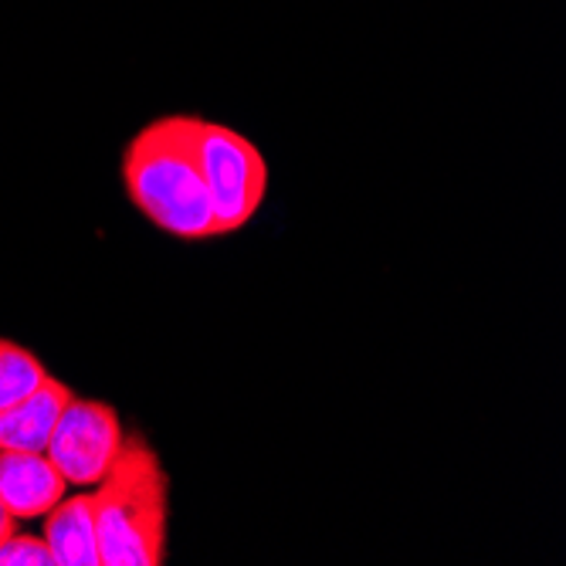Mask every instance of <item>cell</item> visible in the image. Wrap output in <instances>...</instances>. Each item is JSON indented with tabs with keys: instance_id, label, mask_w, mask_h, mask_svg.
Instances as JSON below:
<instances>
[{
	"instance_id": "obj_1",
	"label": "cell",
	"mask_w": 566,
	"mask_h": 566,
	"mask_svg": "<svg viewBox=\"0 0 566 566\" xmlns=\"http://www.w3.org/2000/svg\"><path fill=\"white\" fill-rule=\"evenodd\" d=\"M197 116H164L143 126L123 153V184L139 214L180 241L218 238L200 170Z\"/></svg>"
},
{
	"instance_id": "obj_2",
	"label": "cell",
	"mask_w": 566,
	"mask_h": 566,
	"mask_svg": "<svg viewBox=\"0 0 566 566\" xmlns=\"http://www.w3.org/2000/svg\"><path fill=\"white\" fill-rule=\"evenodd\" d=\"M98 566L167 563L170 479L146 434H126L123 451L92 492Z\"/></svg>"
},
{
	"instance_id": "obj_3",
	"label": "cell",
	"mask_w": 566,
	"mask_h": 566,
	"mask_svg": "<svg viewBox=\"0 0 566 566\" xmlns=\"http://www.w3.org/2000/svg\"><path fill=\"white\" fill-rule=\"evenodd\" d=\"M200 170L208 187L214 231H241L269 193V164L248 136L221 123H200Z\"/></svg>"
},
{
	"instance_id": "obj_4",
	"label": "cell",
	"mask_w": 566,
	"mask_h": 566,
	"mask_svg": "<svg viewBox=\"0 0 566 566\" xmlns=\"http://www.w3.org/2000/svg\"><path fill=\"white\" fill-rule=\"evenodd\" d=\"M123 441L126 431L119 424L116 407L72 394L55 431H51L44 454L69 485L95 489L113 469L116 454L123 451Z\"/></svg>"
},
{
	"instance_id": "obj_5",
	"label": "cell",
	"mask_w": 566,
	"mask_h": 566,
	"mask_svg": "<svg viewBox=\"0 0 566 566\" xmlns=\"http://www.w3.org/2000/svg\"><path fill=\"white\" fill-rule=\"evenodd\" d=\"M69 482L44 451H0V502L14 520H38L65 499Z\"/></svg>"
},
{
	"instance_id": "obj_6",
	"label": "cell",
	"mask_w": 566,
	"mask_h": 566,
	"mask_svg": "<svg viewBox=\"0 0 566 566\" xmlns=\"http://www.w3.org/2000/svg\"><path fill=\"white\" fill-rule=\"evenodd\" d=\"M69 400L72 390L62 380L44 377L38 390L0 410V451H44Z\"/></svg>"
},
{
	"instance_id": "obj_7",
	"label": "cell",
	"mask_w": 566,
	"mask_h": 566,
	"mask_svg": "<svg viewBox=\"0 0 566 566\" xmlns=\"http://www.w3.org/2000/svg\"><path fill=\"white\" fill-rule=\"evenodd\" d=\"M44 543L55 566H98L92 492L62 499L44 512Z\"/></svg>"
},
{
	"instance_id": "obj_8",
	"label": "cell",
	"mask_w": 566,
	"mask_h": 566,
	"mask_svg": "<svg viewBox=\"0 0 566 566\" xmlns=\"http://www.w3.org/2000/svg\"><path fill=\"white\" fill-rule=\"evenodd\" d=\"M48 370L41 367V359L28 353L24 346L0 339V410H8L31 390L44 384Z\"/></svg>"
},
{
	"instance_id": "obj_9",
	"label": "cell",
	"mask_w": 566,
	"mask_h": 566,
	"mask_svg": "<svg viewBox=\"0 0 566 566\" xmlns=\"http://www.w3.org/2000/svg\"><path fill=\"white\" fill-rule=\"evenodd\" d=\"M0 566H55V559H51L44 536H24L14 530L0 543Z\"/></svg>"
},
{
	"instance_id": "obj_10",
	"label": "cell",
	"mask_w": 566,
	"mask_h": 566,
	"mask_svg": "<svg viewBox=\"0 0 566 566\" xmlns=\"http://www.w3.org/2000/svg\"><path fill=\"white\" fill-rule=\"evenodd\" d=\"M14 523H18V520H14L11 512L4 509V502H0V543H4V539L14 533Z\"/></svg>"
}]
</instances>
